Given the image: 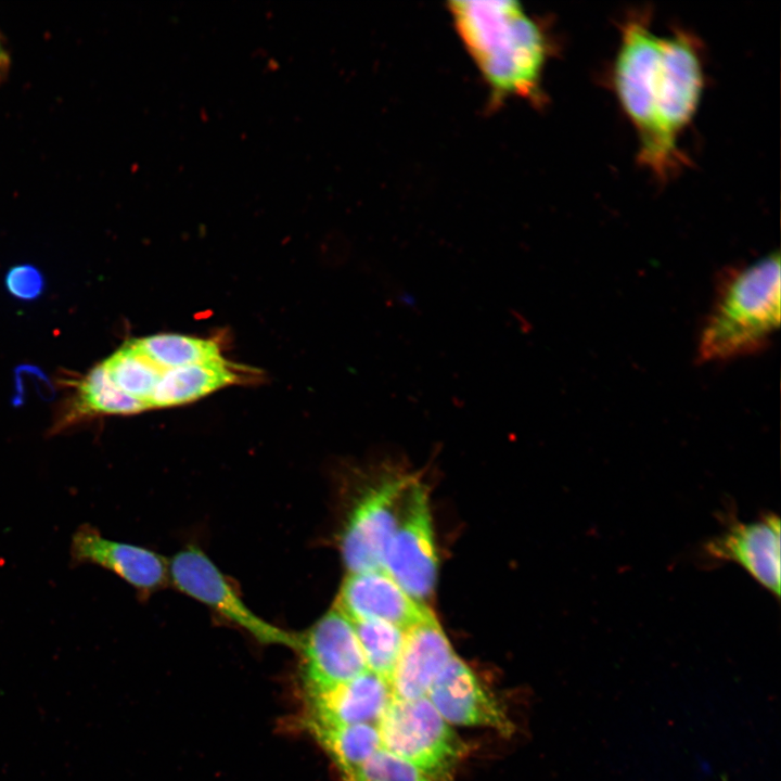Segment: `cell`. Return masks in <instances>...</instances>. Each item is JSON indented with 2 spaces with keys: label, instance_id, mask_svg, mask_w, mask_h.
<instances>
[{
  "label": "cell",
  "instance_id": "obj_1",
  "mask_svg": "<svg viewBox=\"0 0 781 781\" xmlns=\"http://www.w3.org/2000/svg\"><path fill=\"white\" fill-rule=\"evenodd\" d=\"M616 95L639 137V159L666 179L682 162L680 133L692 120L704 87L703 62L686 31L657 36L643 14L628 17L613 68Z\"/></svg>",
  "mask_w": 781,
  "mask_h": 781
},
{
  "label": "cell",
  "instance_id": "obj_9",
  "mask_svg": "<svg viewBox=\"0 0 781 781\" xmlns=\"http://www.w3.org/2000/svg\"><path fill=\"white\" fill-rule=\"evenodd\" d=\"M781 521L772 512L756 521H731L705 542L704 555L713 562H732L779 599L781 584Z\"/></svg>",
  "mask_w": 781,
  "mask_h": 781
},
{
  "label": "cell",
  "instance_id": "obj_3",
  "mask_svg": "<svg viewBox=\"0 0 781 781\" xmlns=\"http://www.w3.org/2000/svg\"><path fill=\"white\" fill-rule=\"evenodd\" d=\"M780 325V257L770 253L729 268L697 340V359L716 362L763 350Z\"/></svg>",
  "mask_w": 781,
  "mask_h": 781
},
{
  "label": "cell",
  "instance_id": "obj_22",
  "mask_svg": "<svg viewBox=\"0 0 781 781\" xmlns=\"http://www.w3.org/2000/svg\"><path fill=\"white\" fill-rule=\"evenodd\" d=\"M8 292L22 300H33L40 296L44 289L41 272L31 265H20L11 268L4 279Z\"/></svg>",
  "mask_w": 781,
  "mask_h": 781
},
{
  "label": "cell",
  "instance_id": "obj_7",
  "mask_svg": "<svg viewBox=\"0 0 781 781\" xmlns=\"http://www.w3.org/2000/svg\"><path fill=\"white\" fill-rule=\"evenodd\" d=\"M410 482L409 477L385 481L354 507L341 538L342 556L349 573L383 569Z\"/></svg>",
  "mask_w": 781,
  "mask_h": 781
},
{
  "label": "cell",
  "instance_id": "obj_11",
  "mask_svg": "<svg viewBox=\"0 0 781 781\" xmlns=\"http://www.w3.org/2000/svg\"><path fill=\"white\" fill-rule=\"evenodd\" d=\"M71 564L101 566L131 585L141 597L164 587L168 580V562L140 546L104 538L90 524L80 525L69 548Z\"/></svg>",
  "mask_w": 781,
  "mask_h": 781
},
{
  "label": "cell",
  "instance_id": "obj_16",
  "mask_svg": "<svg viewBox=\"0 0 781 781\" xmlns=\"http://www.w3.org/2000/svg\"><path fill=\"white\" fill-rule=\"evenodd\" d=\"M335 763L346 781L382 748L377 725L328 726L305 724Z\"/></svg>",
  "mask_w": 781,
  "mask_h": 781
},
{
  "label": "cell",
  "instance_id": "obj_4",
  "mask_svg": "<svg viewBox=\"0 0 781 781\" xmlns=\"http://www.w3.org/2000/svg\"><path fill=\"white\" fill-rule=\"evenodd\" d=\"M382 748L441 779L464 746L426 696L393 697L377 724Z\"/></svg>",
  "mask_w": 781,
  "mask_h": 781
},
{
  "label": "cell",
  "instance_id": "obj_14",
  "mask_svg": "<svg viewBox=\"0 0 781 781\" xmlns=\"http://www.w3.org/2000/svg\"><path fill=\"white\" fill-rule=\"evenodd\" d=\"M454 655L435 615L407 630L390 679L394 697L426 696L433 681Z\"/></svg>",
  "mask_w": 781,
  "mask_h": 781
},
{
  "label": "cell",
  "instance_id": "obj_12",
  "mask_svg": "<svg viewBox=\"0 0 781 781\" xmlns=\"http://www.w3.org/2000/svg\"><path fill=\"white\" fill-rule=\"evenodd\" d=\"M426 697L449 724L510 734L512 724L495 695L457 655L433 681Z\"/></svg>",
  "mask_w": 781,
  "mask_h": 781
},
{
  "label": "cell",
  "instance_id": "obj_15",
  "mask_svg": "<svg viewBox=\"0 0 781 781\" xmlns=\"http://www.w3.org/2000/svg\"><path fill=\"white\" fill-rule=\"evenodd\" d=\"M242 368L223 357L165 370L150 398V408H168L200 399L217 389L242 381Z\"/></svg>",
  "mask_w": 781,
  "mask_h": 781
},
{
  "label": "cell",
  "instance_id": "obj_24",
  "mask_svg": "<svg viewBox=\"0 0 781 781\" xmlns=\"http://www.w3.org/2000/svg\"><path fill=\"white\" fill-rule=\"evenodd\" d=\"M0 54H5L0 43Z\"/></svg>",
  "mask_w": 781,
  "mask_h": 781
},
{
  "label": "cell",
  "instance_id": "obj_19",
  "mask_svg": "<svg viewBox=\"0 0 781 781\" xmlns=\"http://www.w3.org/2000/svg\"><path fill=\"white\" fill-rule=\"evenodd\" d=\"M133 342L164 370L222 358L219 345L213 340L164 333L136 338Z\"/></svg>",
  "mask_w": 781,
  "mask_h": 781
},
{
  "label": "cell",
  "instance_id": "obj_20",
  "mask_svg": "<svg viewBox=\"0 0 781 781\" xmlns=\"http://www.w3.org/2000/svg\"><path fill=\"white\" fill-rule=\"evenodd\" d=\"M353 625L368 669L390 684L406 631L380 620L355 622Z\"/></svg>",
  "mask_w": 781,
  "mask_h": 781
},
{
  "label": "cell",
  "instance_id": "obj_6",
  "mask_svg": "<svg viewBox=\"0 0 781 781\" xmlns=\"http://www.w3.org/2000/svg\"><path fill=\"white\" fill-rule=\"evenodd\" d=\"M437 565L428 497L424 486L411 479L383 569L412 599L425 603L435 587Z\"/></svg>",
  "mask_w": 781,
  "mask_h": 781
},
{
  "label": "cell",
  "instance_id": "obj_13",
  "mask_svg": "<svg viewBox=\"0 0 781 781\" xmlns=\"http://www.w3.org/2000/svg\"><path fill=\"white\" fill-rule=\"evenodd\" d=\"M393 697L390 684L367 670L346 682L306 691L305 724L377 725Z\"/></svg>",
  "mask_w": 781,
  "mask_h": 781
},
{
  "label": "cell",
  "instance_id": "obj_5",
  "mask_svg": "<svg viewBox=\"0 0 781 781\" xmlns=\"http://www.w3.org/2000/svg\"><path fill=\"white\" fill-rule=\"evenodd\" d=\"M168 579L187 596L210 607L256 640L297 650L298 635L285 631L253 613L221 571L196 546H188L168 562Z\"/></svg>",
  "mask_w": 781,
  "mask_h": 781
},
{
  "label": "cell",
  "instance_id": "obj_8",
  "mask_svg": "<svg viewBox=\"0 0 781 781\" xmlns=\"http://www.w3.org/2000/svg\"><path fill=\"white\" fill-rule=\"evenodd\" d=\"M296 651L306 691L330 688L369 670L353 623L335 605L298 635Z\"/></svg>",
  "mask_w": 781,
  "mask_h": 781
},
{
  "label": "cell",
  "instance_id": "obj_2",
  "mask_svg": "<svg viewBox=\"0 0 781 781\" xmlns=\"http://www.w3.org/2000/svg\"><path fill=\"white\" fill-rule=\"evenodd\" d=\"M448 11L495 101L541 99L550 43L536 17L511 0L452 1Z\"/></svg>",
  "mask_w": 781,
  "mask_h": 781
},
{
  "label": "cell",
  "instance_id": "obj_17",
  "mask_svg": "<svg viewBox=\"0 0 781 781\" xmlns=\"http://www.w3.org/2000/svg\"><path fill=\"white\" fill-rule=\"evenodd\" d=\"M141 401L120 390L104 367H94L78 383L74 408L62 426L85 417L97 414H133L145 410Z\"/></svg>",
  "mask_w": 781,
  "mask_h": 781
},
{
  "label": "cell",
  "instance_id": "obj_10",
  "mask_svg": "<svg viewBox=\"0 0 781 781\" xmlns=\"http://www.w3.org/2000/svg\"><path fill=\"white\" fill-rule=\"evenodd\" d=\"M335 606L353 623L380 620L405 631L433 616L412 599L384 569L349 573Z\"/></svg>",
  "mask_w": 781,
  "mask_h": 781
},
{
  "label": "cell",
  "instance_id": "obj_21",
  "mask_svg": "<svg viewBox=\"0 0 781 781\" xmlns=\"http://www.w3.org/2000/svg\"><path fill=\"white\" fill-rule=\"evenodd\" d=\"M350 781H436L413 764L380 748Z\"/></svg>",
  "mask_w": 781,
  "mask_h": 781
},
{
  "label": "cell",
  "instance_id": "obj_23",
  "mask_svg": "<svg viewBox=\"0 0 781 781\" xmlns=\"http://www.w3.org/2000/svg\"><path fill=\"white\" fill-rule=\"evenodd\" d=\"M5 54H0V67L5 63Z\"/></svg>",
  "mask_w": 781,
  "mask_h": 781
},
{
  "label": "cell",
  "instance_id": "obj_18",
  "mask_svg": "<svg viewBox=\"0 0 781 781\" xmlns=\"http://www.w3.org/2000/svg\"><path fill=\"white\" fill-rule=\"evenodd\" d=\"M102 366L120 390L149 409L150 398L165 370L140 350L133 340L111 355Z\"/></svg>",
  "mask_w": 781,
  "mask_h": 781
}]
</instances>
